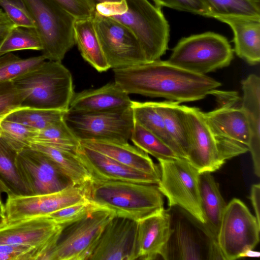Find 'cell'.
<instances>
[{
	"instance_id": "cell-5",
	"label": "cell",
	"mask_w": 260,
	"mask_h": 260,
	"mask_svg": "<svg viewBox=\"0 0 260 260\" xmlns=\"http://www.w3.org/2000/svg\"><path fill=\"white\" fill-rule=\"evenodd\" d=\"M233 57L234 50L227 39L208 31L182 38L167 61L188 72L206 75L229 66Z\"/></svg>"
},
{
	"instance_id": "cell-14",
	"label": "cell",
	"mask_w": 260,
	"mask_h": 260,
	"mask_svg": "<svg viewBox=\"0 0 260 260\" xmlns=\"http://www.w3.org/2000/svg\"><path fill=\"white\" fill-rule=\"evenodd\" d=\"M48 215L14 220L6 219L0 224V245H24L34 248L45 260L55 246L64 228Z\"/></svg>"
},
{
	"instance_id": "cell-24",
	"label": "cell",
	"mask_w": 260,
	"mask_h": 260,
	"mask_svg": "<svg viewBox=\"0 0 260 260\" xmlns=\"http://www.w3.org/2000/svg\"><path fill=\"white\" fill-rule=\"evenodd\" d=\"M80 143L130 168L160 176L159 166L155 164L147 153L128 143L85 140Z\"/></svg>"
},
{
	"instance_id": "cell-29",
	"label": "cell",
	"mask_w": 260,
	"mask_h": 260,
	"mask_svg": "<svg viewBox=\"0 0 260 260\" xmlns=\"http://www.w3.org/2000/svg\"><path fill=\"white\" fill-rule=\"evenodd\" d=\"M131 107L135 121L158 137L180 157L178 149L168 134L164 119L153 102L133 101Z\"/></svg>"
},
{
	"instance_id": "cell-37",
	"label": "cell",
	"mask_w": 260,
	"mask_h": 260,
	"mask_svg": "<svg viewBox=\"0 0 260 260\" xmlns=\"http://www.w3.org/2000/svg\"><path fill=\"white\" fill-rule=\"evenodd\" d=\"M1 135L17 152L30 147L38 130L4 118L0 122Z\"/></svg>"
},
{
	"instance_id": "cell-8",
	"label": "cell",
	"mask_w": 260,
	"mask_h": 260,
	"mask_svg": "<svg viewBox=\"0 0 260 260\" xmlns=\"http://www.w3.org/2000/svg\"><path fill=\"white\" fill-rule=\"evenodd\" d=\"M131 106L95 112L68 110L63 120L80 141L126 143L130 139L135 122Z\"/></svg>"
},
{
	"instance_id": "cell-7",
	"label": "cell",
	"mask_w": 260,
	"mask_h": 260,
	"mask_svg": "<svg viewBox=\"0 0 260 260\" xmlns=\"http://www.w3.org/2000/svg\"><path fill=\"white\" fill-rule=\"evenodd\" d=\"M126 1L127 10L111 18L134 32L147 62L160 59L168 50L170 37L169 25L161 8L153 5L148 0Z\"/></svg>"
},
{
	"instance_id": "cell-22",
	"label": "cell",
	"mask_w": 260,
	"mask_h": 260,
	"mask_svg": "<svg viewBox=\"0 0 260 260\" xmlns=\"http://www.w3.org/2000/svg\"><path fill=\"white\" fill-rule=\"evenodd\" d=\"M128 94L115 82L96 89L74 93L68 110L95 112L130 107Z\"/></svg>"
},
{
	"instance_id": "cell-33",
	"label": "cell",
	"mask_w": 260,
	"mask_h": 260,
	"mask_svg": "<svg viewBox=\"0 0 260 260\" xmlns=\"http://www.w3.org/2000/svg\"><path fill=\"white\" fill-rule=\"evenodd\" d=\"M16 152L0 136V178L14 194H30L15 166Z\"/></svg>"
},
{
	"instance_id": "cell-35",
	"label": "cell",
	"mask_w": 260,
	"mask_h": 260,
	"mask_svg": "<svg viewBox=\"0 0 260 260\" xmlns=\"http://www.w3.org/2000/svg\"><path fill=\"white\" fill-rule=\"evenodd\" d=\"M23 50L42 51L41 41L35 28L14 26L0 48V56Z\"/></svg>"
},
{
	"instance_id": "cell-31",
	"label": "cell",
	"mask_w": 260,
	"mask_h": 260,
	"mask_svg": "<svg viewBox=\"0 0 260 260\" xmlns=\"http://www.w3.org/2000/svg\"><path fill=\"white\" fill-rule=\"evenodd\" d=\"M130 140L135 146L158 160L181 158L161 139L136 121Z\"/></svg>"
},
{
	"instance_id": "cell-9",
	"label": "cell",
	"mask_w": 260,
	"mask_h": 260,
	"mask_svg": "<svg viewBox=\"0 0 260 260\" xmlns=\"http://www.w3.org/2000/svg\"><path fill=\"white\" fill-rule=\"evenodd\" d=\"M260 223L245 204L233 199L224 211L216 241L224 260L244 257L259 240Z\"/></svg>"
},
{
	"instance_id": "cell-12",
	"label": "cell",
	"mask_w": 260,
	"mask_h": 260,
	"mask_svg": "<svg viewBox=\"0 0 260 260\" xmlns=\"http://www.w3.org/2000/svg\"><path fill=\"white\" fill-rule=\"evenodd\" d=\"M95 30L110 68L118 69L147 62L136 35L117 21L93 14Z\"/></svg>"
},
{
	"instance_id": "cell-30",
	"label": "cell",
	"mask_w": 260,
	"mask_h": 260,
	"mask_svg": "<svg viewBox=\"0 0 260 260\" xmlns=\"http://www.w3.org/2000/svg\"><path fill=\"white\" fill-rule=\"evenodd\" d=\"M31 143L45 145L76 153L80 141L68 126L64 120L38 130Z\"/></svg>"
},
{
	"instance_id": "cell-41",
	"label": "cell",
	"mask_w": 260,
	"mask_h": 260,
	"mask_svg": "<svg viewBox=\"0 0 260 260\" xmlns=\"http://www.w3.org/2000/svg\"><path fill=\"white\" fill-rule=\"evenodd\" d=\"M156 7H166L178 11L209 17L210 11L203 0H152Z\"/></svg>"
},
{
	"instance_id": "cell-36",
	"label": "cell",
	"mask_w": 260,
	"mask_h": 260,
	"mask_svg": "<svg viewBox=\"0 0 260 260\" xmlns=\"http://www.w3.org/2000/svg\"><path fill=\"white\" fill-rule=\"evenodd\" d=\"M46 60L43 55L22 58L10 52L0 56V82L12 81Z\"/></svg>"
},
{
	"instance_id": "cell-18",
	"label": "cell",
	"mask_w": 260,
	"mask_h": 260,
	"mask_svg": "<svg viewBox=\"0 0 260 260\" xmlns=\"http://www.w3.org/2000/svg\"><path fill=\"white\" fill-rule=\"evenodd\" d=\"M189 125L191 142L187 160L199 172L216 171L225 163L200 109L184 106Z\"/></svg>"
},
{
	"instance_id": "cell-50",
	"label": "cell",
	"mask_w": 260,
	"mask_h": 260,
	"mask_svg": "<svg viewBox=\"0 0 260 260\" xmlns=\"http://www.w3.org/2000/svg\"><path fill=\"white\" fill-rule=\"evenodd\" d=\"M4 119V118H3ZM2 119H0V122L2 120ZM1 127H0V136L1 135Z\"/></svg>"
},
{
	"instance_id": "cell-1",
	"label": "cell",
	"mask_w": 260,
	"mask_h": 260,
	"mask_svg": "<svg viewBox=\"0 0 260 260\" xmlns=\"http://www.w3.org/2000/svg\"><path fill=\"white\" fill-rule=\"evenodd\" d=\"M114 82L127 93L163 98L179 103L213 94L221 84L160 59L113 69Z\"/></svg>"
},
{
	"instance_id": "cell-45",
	"label": "cell",
	"mask_w": 260,
	"mask_h": 260,
	"mask_svg": "<svg viewBox=\"0 0 260 260\" xmlns=\"http://www.w3.org/2000/svg\"><path fill=\"white\" fill-rule=\"evenodd\" d=\"M250 200L255 212V217L260 223V185L259 184H253L251 188Z\"/></svg>"
},
{
	"instance_id": "cell-44",
	"label": "cell",
	"mask_w": 260,
	"mask_h": 260,
	"mask_svg": "<svg viewBox=\"0 0 260 260\" xmlns=\"http://www.w3.org/2000/svg\"><path fill=\"white\" fill-rule=\"evenodd\" d=\"M14 26L2 9H0V48L8 34Z\"/></svg>"
},
{
	"instance_id": "cell-27",
	"label": "cell",
	"mask_w": 260,
	"mask_h": 260,
	"mask_svg": "<svg viewBox=\"0 0 260 260\" xmlns=\"http://www.w3.org/2000/svg\"><path fill=\"white\" fill-rule=\"evenodd\" d=\"M74 34L75 44L85 61L99 72L110 69L98 38L92 16L75 19Z\"/></svg>"
},
{
	"instance_id": "cell-20",
	"label": "cell",
	"mask_w": 260,
	"mask_h": 260,
	"mask_svg": "<svg viewBox=\"0 0 260 260\" xmlns=\"http://www.w3.org/2000/svg\"><path fill=\"white\" fill-rule=\"evenodd\" d=\"M170 218L164 208L137 223V259L152 260L160 256L170 234Z\"/></svg>"
},
{
	"instance_id": "cell-21",
	"label": "cell",
	"mask_w": 260,
	"mask_h": 260,
	"mask_svg": "<svg viewBox=\"0 0 260 260\" xmlns=\"http://www.w3.org/2000/svg\"><path fill=\"white\" fill-rule=\"evenodd\" d=\"M214 18L228 24L233 30L234 51L251 66L260 61V17L217 15Z\"/></svg>"
},
{
	"instance_id": "cell-26",
	"label": "cell",
	"mask_w": 260,
	"mask_h": 260,
	"mask_svg": "<svg viewBox=\"0 0 260 260\" xmlns=\"http://www.w3.org/2000/svg\"><path fill=\"white\" fill-rule=\"evenodd\" d=\"M210 172L199 174L201 208L206 227L216 239L226 204L220 192L218 183Z\"/></svg>"
},
{
	"instance_id": "cell-25",
	"label": "cell",
	"mask_w": 260,
	"mask_h": 260,
	"mask_svg": "<svg viewBox=\"0 0 260 260\" xmlns=\"http://www.w3.org/2000/svg\"><path fill=\"white\" fill-rule=\"evenodd\" d=\"M152 102L164 119L168 133L178 149L180 157L187 160L191 133L184 105L171 101Z\"/></svg>"
},
{
	"instance_id": "cell-42",
	"label": "cell",
	"mask_w": 260,
	"mask_h": 260,
	"mask_svg": "<svg viewBox=\"0 0 260 260\" xmlns=\"http://www.w3.org/2000/svg\"><path fill=\"white\" fill-rule=\"evenodd\" d=\"M74 16L81 19L92 16L95 8L87 0H53Z\"/></svg>"
},
{
	"instance_id": "cell-38",
	"label": "cell",
	"mask_w": 260,
	"mask_h": 260,
	"mask_svg": "<svg viewBox=\"0 0 260 260\" xmlns=\"http://www.w3.org/2000/svg\"><path fill=\"white\" fill-rule=\"evenodd\" d=\"M98 208L87 199L69 205L48 216L58 224L66 226L86 216Z\"/></svg>"
},
{
	"instance_id": "cell-43",
	"label": "cell",
	"mask_w": 260,
	"mask_h": 260,
	"mask_svg": "<svg viewBox=\"0 0 260 260\" xmlns=\"http://www.w3.org/2000/svg\"><path fill=\"white\" fill-rule=\"evenodd\" d=\"M128 9L126 0L104 2L95 5V11L100 15L111 18L114 16L121 15Z\"/></svg>"
},
{
	"instance_id": "cell-6",
	"label": "cell",
	"mask_w": 260,
	"mask_h": 260,
	"mask_svg": "<svg viewBox=\"0 0 260 260\" xmlns=\"http://www.w3.org/2000/svg\"><path fill=\"white\" fill-rule=\"evenodd\" d=\"M32 17L46 59L61 61L75 45V18L53 0H21Z\"/></svg>"
},
{
	"instance_id": "cell-4",
	"label": "cell",
	"mask_w": 260,
	"mask_h": 260,
	"mask_svg": "<svg viewBox=\"0 0 260 260\" xmlns=\"http://www.w3.org/2000/svg\"><path fill=\"white\" fill-rule=\"evenodd\" d=\"M170 218L168 241L160 256L166 260L223 259L216 239L205 225L178 206L167 209Z\"/></svg>"
},
{
	"instance_id": "cell-23",
	"label": "cell",
	"mask_w": 260,
	"mask_h": 260,
	"mask_svg": "<svg viewBox=\"0 0 260 260\" xmlns=\"http://www.w3.org/2000/svg\"><path fill=\"white\" fill-rule=\"evenodd\" d=\"M243 96L241 108L248 121L250 138V152L255 174L260 175V78L255 74L249 75L242 82Z\"/></svg>"
},
{
	"instance_id": "cell-10",
	"label": "cell",
	"mask_w": 260,
	"mask_h": 260,
	"mask_svg": "<svg viewBox=\"0 0 260 260\" xmlns=\"http://www.w3.org/2000/svg\"><path fill=\"white\" fill-rule=\"evenodd\" d=\"M158 161L160 177L157 187L167 198L169 207L178 206L204 224L198 170L182 158Z\"/></svg>"
},
{
	"instance_id": "cell-48",
	"label": "cell",
	"mask_w": 260,
	"mask_h": 260,
	"mask_svg": "<svg viewBox=\"0 0 260 260\" xmlns=\"http://www.w3.org/2000/svg\"><path fill=\"white\" fill-rule=\"evenodd\" d=\"M0 217L6 219L5 204L0 200Z\"/></svg>"
},
{
	"instance_id": "cell-49",
	"label": "cell",
	"mask_w": 260,
	"mask_h": 260,
	"mask_svg": "<svg viewBox=\"0 0 260 260\" xmlns=\"http://www.w3.org/2000/svg\"><path fill=\"white\" fill-rule=\"evenodd\" d=\"M5 219L3 218L2 217H0V224L2 223V222L5 220Z\"/></svg>"
},
{
	"instance_id": "cell-34",
	"label": "cell",
	"mask_w": 260,
	"mask_h": 260,
	"mask_svg": "<svg viewBox=\"0 0 260 260\" xmlns=\"http://www.w3.org/2000/svg\"><path fill=\"white\" fill-rule=\"evenodd\" d=\"M203 1L210 11L209 17L226 15L260 17V0Z\"/></svg>"
},
{
	"instance_id": "cell-2",
	"label": "cell",
	"mask_w": 260,
	"mask_h": 260,
	"mask_svg": "<svg viewBox=\"0 0 260 260\" xmlns=\"http://www.w3.org/2000/svg\"><path fill=\"white\" fill-rule=\"evenodd\" d=\"M84 190L86 199L98 207L137 221L164 208L157 185L91 180Z\"/></svg>"
},
{
	"instance_id": "cell-13",
	"label": "cell",
	"mask_w": 260,
	"mask_h": 260,
	"mask_svg": "<svg viewBox=\"0 0 260 260\" xmlns=\"http://www.w3.org/2000/svg\"><path fill=\"white\" fill-rule=\"evenodd\" d=\"M228 103L210 112H202L225 161L248 151L250 138L243 109Z\"/></svg>"
},
{
	"instance_id": "cell-46",
	"label": "cell",
	"mask_w": 260,
	"mask_h": 260,
	"mask_svg": "<svg viewBox=\"0 0 260 260\" xmlns=\"http://www.w3.org/2000/svg\"><path fill=\"white\" fill-rule=\"evenodd\" d=\"M3 193L7 195L13 194L11 189L5 183V182L0 178V200L2 201V196Z\"/></svg>"
},
{
	"instance_id": "cell-11",
	"label": "cell",
	"mask_w": 260,
	"mask_h": 260,
	"mask_svg": "<svg viewBox=\"0 0 260 260\" xmlns=\"http://www.w3.org/2000/svg\"><path fill=\"white\" fill-rule=\"evenodd\" d=\"M114 216L99 207L64 226L45 260H89L108 222Z\"/></svg>"
},
{
	"instance_id": "cell-19",
	"label": "cell",
	"mask_w": 260,
	"mask_h": 260,
	"mask_svg": "<svg viewBox=\"0 0 260 260\" xmlns=\"http://www.w3.org/2000/svg\"><path fill=\"white\" fill-rule=\"evenodd\" d=\"M76 154L93 180L127 181L157 185L160 179V176L130 168L81 144Z\"/></svg>"
},
{
	"instance_id": "cell-47",
	"label": "cell",
	"mask_w": 260,
	"mask_h": 260,
	"mask_svg": "<svg viewBox=\"0 0 260 260\" xmlns=\"http://www.w3.org/2000/svg\"><path fill=\"white\" fill-rule=\"evenodd\" d=\"M0 260H21L19 255L14 253L0 252Z\"/></svg>"
},
{
	"instance_id": "cell-15",
	"label": "cell",
	"mask_w": 260,
	"mask_h": 260,
	"mask_svg": "<svg viewBox=\"0 0 260 260\" xmlns=\"http://www.w3.org/2000/svg\"><path fill=\"white\" fill-rule=\"evenodd\" d=\"M15 166L30 194L55 192L74 186L51 159L30 147L17 152Z\"/></svg>"
},
{
	"instance_id": "cell-40",
	"label": "cell",
	"mask_w": 260,
	"mask_h": 260,
	"mask_svg": "<svg viewBox=\"0 0 260 260\" xmlns=\"http://www.w3.org/2000/svg\"><path fill=\"white\" fill-rule=\"evenodd\" d=\"M21 95L12 81L0 82V119L21 107Z\"/></svg>"
},
{
	"instance_id": "cell-16",
	"label": "cell",
	"mask_w": 260,
	"mask_h": 260,
	"mask_svg": "<svg viewBox=\"0 0 260 260\" xmlns=\"http://www.w3.org/2000/svg\"><path fill=\"white\" fill-rule=\"evenodd\" d=\"M85 199L84 187L77 186L49 193L9 194L5 204L6 219L14 220L48 215Z\"/></svg>"
},
{
	"instance_id": "cell-28",
	"label": "cell",
	"mask_w": 260,
	"mask_h": 260,
	"mask_svg": "<svg viewBox=\"0 0 260 260\" xmlns=\"http://www.w3.org/2000/svg\"><path fill=\"white\" fill-rule=\"evenodd\" d=\"M30 147L41 152L51 159L74 186L84 187L92 180L76 153L36 143H31Z\"/></svg>"
},
{
	"instance_id": "cell-3",
	"label": "cell",
	"mask_w": 260,
	"mask_h": 260,
	"mask_svg": "<svg viewBox=\"0 0 260 260\" xmlns=\"http://www.w3.org/2000/svg\"><path fill=\"white\" fill-rule=\"evenodd\" d=\"M12 81L22 107L67 112L75 93L71 72L58 61L45 60Z\"/></svg>"
},
{
	"instance_id": "cell-17",
	"label": "cell",
	"mask_w": 260,
	"mask_h": 260,
	"mask_svg": "<svg viewBox=\"0 0 260 260\" xmlns=\"http://www.w3.org/2000/svg\"><path fill=\"white\" fill-rule=\"evenodd\" d=\"M137 223L114 215L105 226L89 260L137 259Z\"/></svg>"
},
{
	"instance_id": "cell-32",
	"label": "cell",
	"mask_w": 260,
	"mask_h": 260,
	"mask_svg": "<svg viewBox=\"0 0 260 260\" xmlns=\"http://www.w3.org/2000/svg\"><path fill=\"white\" fill-rule=\"evenodd\" d=\"M66 112L56 110L21 107L10 113L5 118L41 130L63 120Z\"/></svg>"
},
{
	"instance_id": "cell-39",
	"label": "cell",
	"mask_w": 260,
	"mask_h": 260,
	"mask_svg": "<svg viewBox=\"0 0 260 260\" xmlns=\"http://www.w3.org/2000/svg\"><path fill=\"white\" fill-rule=\"evenodd\" d=\"M0 7L15 26L36 28L32 17L21 0H0Z\"/></svg>"
}]
</instances>
